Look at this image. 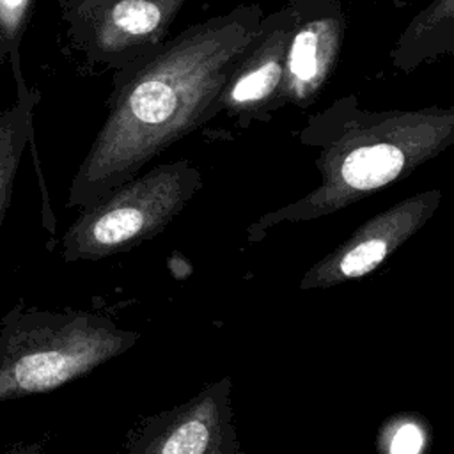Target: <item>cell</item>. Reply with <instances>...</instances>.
<instances>
[{
    "label": "cell",
    "instance_id": "6da1fadb",
    "mask_svg": "<svg viewBox=\"0 0 454 454\" xmlns=\"http://www.w3.org/2000/svg\"><path fill=\"white\" fill-rule=\"evenodd\" d=\"M262 16L261 4H239L114 73L106 117L71 179L67 207H89L213 121L216 98Z\"/></svg>",
    "mask_w": 454,
    "mask_h": 454
},
{
    "label": "cell",
    "instance_id": "7a4b0ae2",
    "mask_svg": "<svg viewBox=\"0 0 454 454\" xmlns=\"http://www.w3.org/2000/svg\"><path fill=\"white\" fill-rule=\"evenodd\" d=\"M298 142L317 149L319 184L247 227L250 243L284 222H309L344 209L413 174L454 144V108L365 110L355 94L310 114Z\"/></svg>",
    "mask_w": 454,
    "mask_h": 454
},
{
    "label": "cell",
    "instance_id": "3957f363",
    "mask_svg": "<svg viewBox=\"0 0 454 454\" xmlns=\"http://www.w3.org/2000/svg\"><path fill=\"white\" fill-rule=\"evenodd\" d=\"M138 332L83 310L16 305L0 323V403L51 392L126 353Z\"/></svg>",
    "mask_w": 454,
    "mask_h": 454
},
{
    "label": "cell",
    "instance_id": "277c9868",
    "mask_svg": "<svg viewBox=\"0 0 454 454\" xmlns=\"http://www.w3.org/2000/svg\"><path fill=\"white\" fill-rule=\"evenodd\" d=\"M200 188L202 174L190 160L137 174L80 211L62 236L64 261H99L135 248L161 234Z\"/></svg>",
    "mask_w": 454,
    "mask_h": 454
},
{
    "label": "cell",
    "instance_id": "5b68a950",
    "mask_svg": "<svg viewBox=\"0 0 454 454\" xmlns=\"http://www.w3.org/2000/svg\"><path fill=\"white\" fill-rule=\"evenodd\" d=\"M188 2L59 0L62 48L83 74H114L161 46Z\"/></svg>",
    "mask_w": 454,
    "mask_h": 454
},
{
    "label": "cell",
    "instance_id": "8992f818",
    "mask_svg": "<svg viewBox=\"0 0 454 454\" xmlns=\"http://www.w3.org/2000/svg\"><path fill=\"white\" fill-rule=\"evenodd\" d=\"M296 14L286 2L264 14L254 39L229 73L215 105V119L223 115L238 131L254 122H268L280 108L286 55Z\"/></svg>",
    "mask_w": 454,
    "mask_h": 454
},
{
    "label": "cell",
    "instance_id": "52a82bcc",
    "mask_svg": "<svg viewBox=\"0 0 454 454\" xmlns=\"http://www.w3.org/2000/svg\"><path fill=\"white\" fill-rule=\"evenodd\" d=\"M442 197L440 190H424L371 216L346 241L314 262L298 287L328 289L367 277L431 220Z\"/></svg>",
    "mask_w": 454,
    "mask_h": 454
},
{
    "label": "cell",
    "instance_id": "ba28073f",
    "mask_svg": "<svg viewBox=\"0 0 454 454\" xmlns=\"http://www.w3.org/2000/svg\"><path fill=\"white\" fill-rule=\"evenodd\" d=\"M229 376L197 395L151 417L128 454H236V429Z\"/></svg>",
    "mask_w": 454,
    "mask_h": 454
},
{
    "label": "cell",
    "instance_id": "9c48e42d",
    "mask_svg": "<svg viewBox=\"0 0 454 454\" xmlns=\"http://www.w3.org/2000/svg\"><path fill=\"white\" fill-rule=\"evenodd\" d=\"M296 14L289 39L282 101L309 108L335 73L348 28L340 0H287Z\"/></svg>",
    "mask_w": 454,
    "mask_h": 454
},
{
    "label": "cell",
    "instance_id": "30bf717a",
    "mask_svg": "<svg viewBox=\"0 0 454 454\" xmlns=\"http://www.w3.org/2000/svg\"><path fill=\"white\" fill-rule=\"evenodd\" d=\"M454 53V0H431L394 43L388 59L395 71L411 73L422 64Z\"/></svg>",
    "mask_w": 454,
    "mask_h": 454
},
{
    "label": "cell",
    "instance_id": "8fae6325",
    "mask_svg": "<svg viewBox=\"0 0 454 454\" xmlns=\"http://www.w3.org/2000/svg\"><path fill=\"white\" fill-rule=\"evenodd\" d=\"M39 98V90L32 89L30 96L16 99V103L7 108V117L0 129V223L11 202L12 184L23 153L34 138V115Z\"/></svg>",
    "mask_w": 454,
    "mask_h": 454
},
{
    "label": "cell",
    "instance_id": "7c38bea8",
    "mask_svg": "<svg viewBox=\"0 0 454 454\" xmlns=\"http://www.w3.org/2000/svg\"><path fill=\"white\" fill-rule=\"evenodd\" d=\"M35 0H0V34L7 43V64L11 67L16 99L30 96L34 87H28L21 69V41L27 32Z\"/></svg>",
    "mask_w": 454,
    "mask_h": 454
},
{
    "label": "cell",
    "instance_id": "4fadbf2b",
    "mask_svg": "<svg viewBox=\"0 0 454 454\" xmlns=\"http://www.w3.org/2000/svg\"><path fill=\"white\" fill-rule=\"evenodd\" d=\"M422 436L413 426H404L392 440V454H415L420 449Z\"/></svg>",
    "mask_w": 454,
    "mask_h": 454
},
{
    "label": "cell",
    "instance_id": "5bb4252c",
    "mask_svg": "<svg viewBox=\"0 0 454 454\" xmlns=\"http://www.w3.org/2000/svg\"><path fill=\"white\" fill-rule=\"evenodd\" d=\"M43 443L30 442V443H12L5 449H0V454H41Z\"/></svg>",
    "mask_w": 454,
    "mask_h": 454
},
{
    "label": "cell",
    "instance_id": "9a60e30c",
    "mask_svg": "<svg viewBox=\"0 0 454 454\" xmlns=\"http://www.w3.org/2000/svg\"><path fill=\"white\" fill-rule=\"evenodd\" d=\"M7 60V43L4 39V35L0 34V66Z\"/></svg>",
    "mask_w": 454,
    "mask_h": 454
},
{
    "label": "cell",
    "instance_id": "2e32d148",
    "mask_svg": "<svg viewBox=\"0 0 454 454\" xmlns=\"http://www.w3.org/2000/svg\"><path fill=\"white\" fill-rule=\"evenodd\" d=\"M5 117H7V110L0 112V129H2V126H4V122H5Z\"/></svg>",
    "mask_w": 454,
    "mask_h": 454
}]
</instances>
